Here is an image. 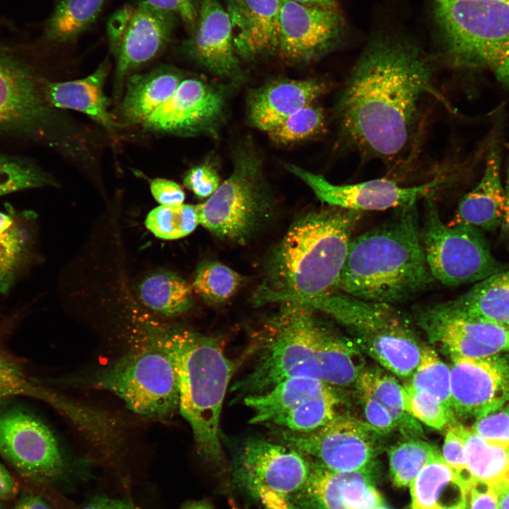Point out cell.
Here are the masks:
<instances>
[{"mask_svg": "<svg viewBox=\"0 0 509 509\" xmlns=\"http://www.w3.org/2000/svg\"><path fill=\"white\" fill-rule=\"evenodd\" d=\"M192 1L195 3H197V1H200V0H192Z\"/></svg>", "mask_w": 509, "mask_h": 509, "instance_id": "cell-63", "label": "cell"}, {"mask_svg": "<svg viewBox=\"0 0 509 509\" xmlns=\"http://www.w3.org/2000/svg\"><path fill=\"white\" fill-rule=\"evenodd\" d=\"M182 509H213L211 505L204 501H193L186 504Z\"/></svg>", "mask_w": 509, "mask_h": 509, "instance_id": "cell-59", "label": "cell"}, {"mask_svg": "<svg viewBox=\"0 0 509 509\" xmlns=\"http://www.w3.org/2000/svg\"><path fill=\"white\" fill-rule=\"evenodd\" d=\"M463 426L455 422L447 427L443 445L442 456L445 462L470 486L474 480L467 467Z\"/></svg>", "mask_w": 509, "mask_h": 509, "instance_id": "cell-43", "label": "cell"}, {"mask_svg": "<svg viewBox=\"0 0 509 509\" xmlns=\"http://www.w3.org/2000/svg\"><path fill=\"white\" fill-rule=\"evenodd\" d=\"M15 220L12 215L0 211V233L10 227Z\"/></svg>", "mask_w": 509, "mask_h": 509, "instance_id": "cell-58", "label": "cell"}, {"mask_svg": "<svg viewBox=\"0 0 509 509\" xmlns=\"http://www.w3.org/2000/svg\"><path fill=\"white\" fill-rule=\"evenodd\" d=\"M413 374L410 386L452 408L450 369L433 349L426 348L421 351L419 364Z\"/></svg>", "mask_w": 509, "mask_h": 509, "instance_id": "cell-36", "label": "cell"}, {"mask_svg": "<svg viewBox=\"0 0 509 509\" xmlns=\"http://www.w3.org/2000/svg\"><path fill=\"white\" fill-rule=\"evenodd\" d=\"M237 55L253 59L276 52L280 0H226Z\"/></svg>", "mask_w": 509, "mask_h": 509, "instance_id": "cell-24", "label": "cell"}, {"mask_svg": "<svg viewBox=\"0 0 509 509\" xmlns=\"http://www.w3.org/2000/svg\"><path fill=\"white\" fill-rule=\"evenodd\" d=\"M0 455L32 478H51L64 468L62 452L50 429L21 409L0 413Z\"/></svg>", "mask_w": 509, "mask_h": 509, "instance_id": "cell-16", "label": "cell"}, {"mask_svg": "<svg viewBox=\"0 0 509 509\" xmlns=\"http://www.w3.org/2000/svg\"><path fill=\"white\" fill-rule=\"evenodd\" d=\"M193 30L185 45L191 57L217 76L238 79L241 71L230 21L218 0H200Z\"/></svg>", "mask_w": 509, "mask_h": 509, "instance_id": "cell-22", "label": "cell"}, {"mask_svg": "<svg viewBox=\"0 0 509 509\" xmlns=\"http://www.w3.org/2000/svg\"><path fill=\"white\" fill-rule=\"evenodd\" d=\"M501 234L503 238H509V168L504 188V207L502 222L501 224Z\"/></svg>", "mask_w": 509, "mask_h": 509, "instance_id": "cell-55", "label": "cell"}, {"mask_svg": "<svg viewBox=\"0 0 509 509\" xmlns=\"http://www.w3.org/2000/svg\"><path fill=\"white\" fill-rule=\"evenodd\" d=\"M433 66L412 40L380 35L367 45L340 96L346 137L361 151L392 160L406 148L420 98L432 92Z\"/></svg>", "mask_w": 509, "mask_h": 509, "instance_id": "cell-1", "label": "cell"}, {"mask_svg": "<svg viewBox=\"0 0 509 509\" xmlns=\"http://www.w3.org/2000/svg\"><path fill=\"white\" fill-rule=\"evenodd\" d=\"M421 324L438 339L452 360L482 358L509 352V328L452 311L445 303L420 315Z\"/></svg>", "mask_w": 509, "mask_h": 509, "instance_id": "cell-20", "label": "cell"}, {"mask_svg": "<svg viewBox=\"0 0 509 509\" xmlns=\"http://www.w3.org/2000/svg\"><path fill=\"white\" fill-rule=\"evenodd\" d=\"M358 379L362 395L380 404L388 411L396 427L409 431H420L418 423L405 411L403 387L394 378L378 370H368L360 373Z\"/></svg>", "mask_w": 509, "mask_h": 509, "instance_id": "cell-33", "label": "cell"}, {"mask_svg": "<svg viewBox=\"0 0 509 509\" xmlns=\"http://www.w3.org/2000/svg\"><path fill=\"white\" fill-rule=\"evenodd\" d=\"M183 182L199 198L210 197L221 185L216 170L209 163L192 168L185 175Z\"/></svg>", "mask_w": 509, "mask_h": 509, "instance_id": "cell-45", "label": "cell"}, {"mask_svg": "<svg viewBox=\"0 0 509 509\" xmlns=\"http://www.w3.org/2000/svg\"><path fill=\"white\" fill-rule=\"evenodd\" d=\"M442 509H467V501H462Z\"/></svg>", "mask_w": 509, "mask_h": 509, "instance_id": "cell-60", "label": "cell"}, {"mask_svg": "<svg viewBox=\"0 0 509 509\" xmlns=\"http://www.w3.org/2000/svg\"><path fill=\"white\" fill-rule=\"evenodd\" d=\"M493 69L498 81L509 87V43L501 53Z\"/></svg>", "mask_w": 509, "mask_h": 509, "instance_id": "cell-53", "label": "cell"}, {"mask_svg": "<svg viewBox=\"0 0 509 509\" xmlns=\"http://www.w3.org/2000/svg\"><path fill=\"white\" fill-rule=\"evenodd\" d=\"M432 11L448 62L493 68L509 43V0H433Z\"/></svg>", "mask_w": 509, "mask_h": 509, "instance_id": "cell-7", "label": "cell"}, {"mask_svg": "<svg viewBox=\"0 0 509 509\" xmlns=\"http://www.w3.org/2000/svg\"><path fill=\"white\" fill-rule=\"evenodd\" d=\"M199 224L197 206L160 205L146 216V228L157 238L176 240L192 233Z\"/></svg>", "mask_w": 509, "mask_h": 509, "instance_id": "cell-35", "label": "cell"}, {"mask_svg": "<svg viewBox=\"0 0 509 509\" xmlns=\"http://www.w3.org/2000/svg\"><path fill=\"white\" fill-rule=\"evenodd\" d=\"M326 84L315 78L274 80L252 90L247 98L250 123L267 133L322 95Z\"/></svg>", "mask_w": 509, "mask_h": 509, "instance_id": "cell-23", "label": "cell"}, {"mask_svg": "<svg viewBox=\"0 0 509 509\" xmlns=\"http://www.w3.org/2000/svg\"><path fill=\"white\" fill-rule=\"evenodd\" d=\"M433 281L413 204L396 209L387 220L352 238L338 291L392 304L412 298Z\"/></svg>", "mask_w": 509, "mask_h": 509, "instance_id": "cell-5", "label": "cell"}, {"mask_svg": "<svg viewBox=\"0 0 509 509\" xmlns=\"http://www.w3.org/2000/svg\"><path fill=\"white\" fill-rule=\"evenodd\" d=\"M142 346L95 373L91 384L113 393L134 413L165 419L179 409L177 374L171 358L144 336Z\"/></svg>", "mask_w": 509, "mask_h": 509, "instance_id": "cell-8", "label": "cell"}, {"mask_svg": "<svg viewBox=\"0 0 509 509\" xmlns=\"http://www.w3.org/2000/svg\"><path fill=\"white\" fill-rule=\"evenodd\" d=\"M287 498L301 509H369L382 504L370 472L332 471L312 461L304 484Z\"/></svg>", "mask_w": 509, "mask_h": 509, "instance_id": "cell-21", "label": "cell"}, {"mask_svg": "<svg viewBox=\"0 0 509 509\" xmlns=\"http://www.w3.org/2000/svg\"><path fill=\"white\" fill-rule=\"evenodd\" d=\"M421 237L430 272L443 285L476 283L506 269L493 256L479 229L445 224L431 197L425 199Z\"/></svg>", "mask_w": 509, "mask_h": 509, "instance_id": "cell-9", "label": "cell"}, {"mask_svg": "<svg viewBox=\"0 0 509 509\" xmlns=\"http://www.w3.org/2000/svg\"><path fill=\"white\" fill-rule=\"evenodd\" d=\"M280 305L255 338L250 370L231 390L247 397L293 378H314L332 386L358 379L356 353L322 323L316 310L295 302Z\"/></svg>", "mask_w": 509, "mask_h": 509, "instance_id": "cell-2", "label": "cell"}, {"mask_svg": "<svg viewBox=\"0 0 509 509\" xmlns=\"http://www.w3.org/2000/svg\"><path fill=\"white\" fill-rule=\"evenodd\" d=\"M33 391L28 378L20 367L0 352V404L18 394H28Z\"/></svg>", "mask_w": 509, "mask_h": 509, "instance_id": "cell-44", "label": "cell"}, {"mask_svg": "<svg viewBox=\"0 0 509 509\" xmlns=\"http://www.w3.org/2000/svg\"><path fill=\"white\" fill-rule=\"evenodd\" d=\"M150 189L153 198L160 205L182 204L185 199V194L181 186L170 180L154 179L151 182Z\"/></svg>", "mask_w": 509, "mask_h": 509, "instance_id": "cell-47", "label": "cell"}, {"mask_svg": "<svg viewBox=\"0 0 509 509\" xmlns=\"http://www.w3.org/2000/svg\"><path fill=\"white\" fill-rule=\"evenodd\" d=\"M13 509H51L40 496L30 494L21 498Z\"/></svg>", "mask_w": 509, "mask_h": 509, "instance_id": "cell-54", "label": "cell"}, {"mask_svg": "<svg viewBox=\"0 0 509 509\" xmlns=\"http://www.w3.org/2000/svg\"><path fill=\"white\" fill-rule=\"evenodd\" d=\"M369 509H390L389 508L386 507L383 504L378 505L374 507H372Z\"/></svg>", "mask_w": 509, "mask_h": 509, "instance_id": "cell-61", "label": "cell"}, {"mask_svg": "<svg viewBox=\"0 0 509 509\" xmlns=\"http://www.w3.org/2000/svg\"><path fill=\"white\" fill-rule=\"evenodd\" d=\"M139 333L163 348L177 374L179 410L189 423L200 456L220 466L224 460L220 419L234 370L216 338L159 322L141 308L134 315Z\"/></svg>", "mask_w": 509, "mask_h": 509, "instance_id": "cell-4", "label": "cell"}, {"mask_svg": "<svg viewBox=\"0 0 509 509\" xmlns=\"http://www.w3.org/2000/svg\"><path fill=\"white\" fill-rule=\"evenodd\" d=\"M428 443L410 440L392 447L389 452L390 476L394 485L409 486L425 464L438 452Z\"/></svg>", "mask_w": 509, "mask_h": 509, "instance_id": "cell-38", "label": "cell"}, {"mask_svg": "<svg viewBox=\"0 0 509 509\" xmlns=\"http://www.w3.org/2000/svg\"><path fill=\"white\" fill-rule=\"evenodd\" d=\"M47 185L56 184L49 175L33 164L0 155V196Z\"/></svg>", "mask_w": 509, "mask_h": 509, "instance_id": "cell-40", "label": "cell"}, {"mask_svg": "<svg viewBox=\"0 0 509 509\" xmlns=\"http://www.w3.org/2000/svg\"><path fill=\"white\" fill-rule=\"evenodd\" d=\"M467 509H498V496L495 488L486 484L474 481L467 496Z\"/></svg>", "mask_w": 509, "mask_h": 509, "instance_id": "cell-49", "label": "cell"}, {"mask_svg": "<svg viewBox=\"0 0 509 509\" xmlns=\"http://www.w3.org/2000/svg\"><path fill=\"white\" fill-rule=\"evenodd\" d=\"M363 213L328 206L295 221L267 258L253 295L255 304L308 305L338 292L352 235Z\"/></svg>", "mask_w": 509, "mask_h": 509, "instance_id": "cell-3", "label": "cell"}, {"mask_svg": "<svg viewBox=\"0 0 509 509\" xmlns=\"http://www.w3.org/2000/svg\"><path fill=\"white\" fill-rule=\"evenodd\" d=\"M445 303L458 314L509 328V269L476 282L468 291Z\"/></svg>", "mask_w": 509, "mask_h": 509, "instance_id": "cell-29", "label": "cell"}, {"mask_svg": "<svg viewBox=\"0 0 509 509\" xmlns=\"http://www.w3.org/2000/svg\"><path fill=\"white\" fill-rule=\"evenodd\" d=\"M226 88L198 78H186L172 96L141 126L148 131L175 135L214 132L226 104Z\"/></svg>", "mask_w": 509, "mask_h": 509, "instance_id": "cell-17", "label": "cell"}, {"mask_svg": "<svg viewBox=\"0 0 509 509\" xmlns=\"http://www.w3.org/2000/svg\"><path fill=\"white\" fill-rule=\"evenodd\" d=\"M81 509H136L123 500L108 497L96 496L92 498Z\"/></svg>", "mask_w": 509, "mask_h": 509, "instance_id": "cell-51", "label": "cell"}, {"mask_svg": "<svg viewBox=\"0 0 509 509\" xmlns=\"http://www.w3.org/2000/svg\"><path fill=\"white\" fill-rule=\"evenodd\" d=\"M197 206L199 224L216 237L238 243L248 240L268 221L271 194L262 160L249 141L236 147L230 176Z\"/></svg>", "mask_w": 509, "mask_h": 509, "instance_id": "cell-6", "label": "cell"}, {"mask_svg": "<svg viewBox=\"0 0 509 509\" xmlns=\"http://www.w3.org/2000/svg\"><path fill=\"white\" fill-rule=\"evenodd\" d=\"M182 81L175 69L165 66L131 76L119 109L122 119L127 124L141 125L168 100Z\"/></svg>", "mask_w": 509, "mask_h": 509, "instance_id": "cell-27", "label": "cell"}, {"mask_svg": "<svg viewBox=\"0 0 509 509\" xmlns=\"http://www.w3.org/2000/svg\"><path fill=\"white\" fill-rule=\"evenodd\" d=\"M411 509H442L467 501L469 484L438 452L409 485Z\"/></svg>", "mask_w": 509, "mask_h": 509, "instance_id": "cell-28", "label": "cell"}, {"mask_svg": "<svg viewBox=\"0 0 509 509\" xmlns=\"http://www.w3.org/2000/svg\"><path fill=\"white\" fill-rule=\"evenodd\" d=\"M471 431L486 442L509 447V409H499L476 419Z\"/></svg>", "mask_w": 509, "mask_h": 509, "instance_id": "cell-42", "label": "cell"}, {"mask_svg": "<svg viewBox=\"0 0 509 509\" xmlns=\"http://www.w3.org/2000/svg\"><path fill=\"white\" fill-rule=\"evenodd\" d=\"M310 468V460L295 448L259 438L245 440L234 462L237 479L255 496L267 488L288 497L302 487Z\"/></svg>", "mask_w": 509, "mask_h": 509, "instance_id": "cell-14", "label": "cell"}, {"mask_svg": "<svg viewBox=\"0 0 509 509\" xmlns=\"http://www.w3.org/2000/svg\"><path fill=\"white\" fill-rule=\"evenodd\" d=\"M108 69V63L105 62L83 78L47 82L43 85L45 98L53 107L73 110L86 115L114 134L118 124L109 112L110 100L104 92Z\"/></svg>", "mask_w": 509, "mask_h": 509, "instance_id": "cell-25", "label": "cell"}, {"mask_svg": "<svg viewBox=\"0 0 509 509\" xmlns=\"http://www.w3.org/2000/svg\"><path fill=\"white\" fill-rule=\"evenodd\" d=\"M368 423L336 415L322 428L296 433L281 430L286 444L317 464L337 472H370L375 457L373 432Z\"/></svg>", "mask_w": 509, "mask_h": 509, "instance_id": "cell-13", "label": "cell"}, {"mask_svg": "<svg viewBox=\"0 0 509 509\" xmlns=\"http://www.w3.org/2000/svg\"><path fill=\"white\" fill-rule=\"evenodd\" d=\"M176 22L175 15L145 0L125 4L111 15L106 31L116 60L118 89L126 76L153 59L166 47Z\"/></svg>", "mask_w": 509, "mask_h": 509, "instance_id": "cell-12", "label": "cell"}, {"mask_svg": "<svg viewBox=\"0 0 509 509\" xmlns=\"http://www.w3.org/2000/svg\"><path fill=\"white\" fill-rule=\"evenodd\" d=\"M503 207L500 153L497 147H493L487 156L480 182L461 199L450 225L462 224L493 230L501 226Z\"/></svg>", "mask_w": 509, "mask_h": 509, "instance_id": "cell-26", "label": "cell"}, {"mask_svg": "<svg viewBox=\"0 0 509 509\" xmlns=\"http://www.w3.org/2000/svg\"><path fill=\"white\" fill-rule=\"evenodd\" d=\"M296 3L303 4L305 6L317 7L326 9H334L337 8V0H291Z\"/></svg>", "mask_w": 509, "mask_h": 509, "instance_id": "cell-57", "label": "cell"}, {"mask_svg": "<svg viewBox=\"0 0 509 509\" xmlns=\"http://www.w3.org/2000/svg\"><path fill=\"white\" fill-rule=\"evenodd\" d=\"M30 236L28 228L15 220L0 233V294L11 288L28 255Z\"/></svg>", "mask_w": 509, "mask_h": 509, "instance_id": "cell-37", "label": "cell"}, {"mask_svg": "<svg viewBox=\"0 0 509 509\" xmlns=\"http://www.w3.org/2000/svg\"><path fill=\"white\" fill-rule=\"evenodd\" d=\"M344 32L338 10L280 0L276 52L290 62H309L332 51Z\"/></svg>", "mask_w": 509, "mask_h": 509, "instance_id": "cell-18", "label": "cell"}, {"mask_svg": "<svg viewBox=\"0 0 509 509\" xmlns=\"http://www.w3.org/2000/svg\"><path fill=\"white\" fill-rule=\"evenodd\" d=\"M243 401L252 413L250 423L270 424L296 433L326 425L337 415L338 404L331 385L308 378L286 379Z\"/></svg>", "mask_w": 509, "mask_h": 509, "instance_id": "cell-11", "label": "cell"}, {"mask_svg": "<svg viewBox=\"0 0 509 509\" xmlns=\"http://www.w3.org/2000/svg\"><path fill=\"white\" fill-rule=\"evenodd\" d=\"M18 491L17 484L8 471L0 463V500H8L16 496Z\"/></svg>", "mask_w": 509, "mask_h": 509, "instance_id": "cell-52", "label": "cell"}, {"mask_svg": "<svg viewBox=\"0 0 509 509\" xmlns=\"http://www.w3.org/2000/svg\"><path fill=\"white\" fill-rule=\"evenodd\" d=\"M508 467H509V447L508 448Z\"/></svg>", "mask_w": 509, "mask_h": 509, "instance_id": "cell-62", "label": "cell"}, {"mask_svg": "<svg viewBox=\"0 0 509 509\" xmlns=\"http://www.w3.org/2000/svg\"><path fill=\"white\" fill-rule=\"evenodd\" d=\"M451 406L455 414L476 419L509 400V358L501 354L453 360Z\"/></svg>", "mask_w": 509, "mask_h": 509, "instance_id": "cell-19", "label": "cell"}, {"mask_svg": "<svg viewBox=\"0 0 509 509\" xmlns=\"http://www.w3.org/2000/svg\"><path fill=\"white\" fill-rule=\"evenodd\" d=\"M55 113L43 86L21 64L0 54V129L48 132L69 155L78 158L88 147L86 131Z\"/></svg>", "mask_w": 509, "mask_h": 509, "instance_id": "cell-10", "label": "cell"}, {"mask_svg": "<svg viewBox=\"0 0 509 509\" xmlns=\"http://www.w3.org/2000/svg\"><path fill=\"white\" fill-rule=\"evenodd\" d=\"M150 4L179 17L189 28L194 29L198 17L196 3L192 0H145Z\"/></svg>", "mask_w": 509, "mask_h": 509, "instance_id": "cell-46", "label": "cell"}, {"mask_svg": "<svg viewBox=\"0 0 509 509\" xmlns=\"http://www.w3.org/2000/svg\"><path fill=\"white\" fill-rule=\"evenodd\" d=\"M462 431L471 478L494 488L509 481L508 449L486 442L464 426Z\"/></svg>", "mask_w": 509, "mask_h": 509, "instance_id": "cell-32", "label": "cell"}, {"mask_svg": "<svg viewBox=\"0 0 509 509\" xmlns=\"http://www.w3.org/2000/svg\"><path fill=\"white\" fill-rule=\"evenodd\" d=\"M324 127L323 111L312 103L287 117L267 134L276 144H290L316 136Z\"/></svg>", "mask_w": 509, "mask_h": 509, "instance_id": "cell-39", "label": "cell"}, {"mask_svg": "<svg viewBox=\"0 0 509 509\" xmlns=\"http://www.w3.org/2000/svg\"><path fill=\"white\" fill-rule=\"evenodd\" d=\"M498 496V509H509V481L495 488Z\"/></svg>", "mask_w": 509, "mask_h": 509, "instance_id": "cell-56", "label": "cell"}, {"mask_svg": "<svg viewBox=\"0 0 509 509\" xmlns=\"http://www.w3.org/2000/svg\"><path fill=\"white\" fill-rule=\"evenodd\" d=\"M192 288L184 279L170 271H157L138 286L139 297L146 308L167 317L187 312L192 305Z\"/></svg>", "mask_w": 509, "mask_h": 509, "instance_id": "cell-30", "label": "cell"}, {"mask_svg": "<svg viewBox=\"0 0 509 509\" xmlns=\"http://www.w3.org/2000/svg\"><path fill=\"white\" fill-rule=\"evenodd\" d=\"M256 497L259 498L264 509H301L286 496L267 488L260 489Z\"/></svg>", "mask_w": 509, "mask_h": 509, "instance_id": "cell-50", "label": "cell"}, {"mask_svg": "<svg viewBox=\"0 0 509 509\" xmlns=\"http://www.w3.org/2000/svg\"><path fill=\"white\" fill-rule=\"evenodd\" d=\"M243 277L229 267L216 261L202 262L197 269L192 288L211 304L231 298L242 284Z\"/></svg>", "mask_w": 509, "mask_h": 509, "instance_id": "cell-34", "label": "cell"}, {"mask_svg": "<svg viewBox=\"0 0 509 509\" xmlns=\"http://www.w3.org/2000/svg\"><path fill=\"white\" fill-rule=\"evenodd\" d=\"M286 168L301 179L322 202L348 210L382 211L416 204L431 197L445 181L436 177L413 187H402L386 178L350 185H334L322 175L299 166L286 164Z\"/></svg>", "mask_w": 509, "mask_h": 509, "instance_id": "cell-15", "label": "cell"}, {"mask_svg": "<svg viewBox=\"0 0 509 509\" xmlns=\"http://www.w3.org/2000/svg\"><path fill=\"white\" fill-rule=\"evenodd\" d=\"M106 0H57L47 20L43 35L56 44L76 41L100 16Z\"/></svg>", "mask_w": 509, "mask_h": 509, "instance_id": "cell-31", "label": "cell"}, {"mask_svg": "<svg viewBox=\"0 0 509 509\" xmlns=\"http://www.w3.org/2000/svg\"><path fill=\"white\" fill-rule=\"evenodd\" d=\"M367 423L379 433H387L396 428L388 411L373 399L362 395Z\"/></svg>", "mask_w": 509, "mask_h": 509, "instance_id": "cell-48", "label": "cell"}, {"mask_svg": "<svg viewBox=\"0 0 509 509\" xmlns=\"http://www.w3.org/2000/svg\"><path fill=\"white\" fill-rule=\"evenodd\" d=\"M403 397L406 413L431 428L442 430L456 422L452 408L409 385L403 387Z\"/></svg>", "mask_w": 509, "mask_h": 509, "instance_id": "cell-41", "label": "cell"}]
</instances>
